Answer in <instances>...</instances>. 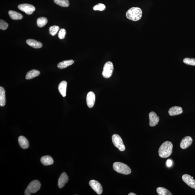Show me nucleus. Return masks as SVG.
<instances>
[{"instance_id": "nucleus-9", "label": "nucleus", "mask_w": 195, "mask_h": 195, "mask_svg": "<svg viewBox=\"0 0 195 195\" xmlns=\"http://www.w3.org/2000/svg\"><path fill=\"white\" fill-rule=\"evenodd\" d=\"M150 120L149 125L151 127H154L158 124L159 121V117L155 112L152 111L149 114Z\"/></svg>"}, {"instance_id": "nucleus-6", "label": "nucleus", "mask_w": 195, "mask_h": 195, "mask_svg": "<svg viewBox=\"0 0 195 195\" xmlns=\"http://www.w3.org/2000/svg\"><path fill=\"white\" fill-rule=\"evenodd\" d=\"M112 139L114 145L120 151H123L125 150V147L123 140L120 136L117 134L114 135L112 136Z\"/></svg>"}, {"instance_id": "nucleus-1", "label": "nucleus", "mask_w": 195, "mask_h": 195, "mask_svg": "<svg viewBox=\"0 0 195 195\" xmlns=\"http://www.w3.org/2000/svg\"><path fill=\"white\" fill-rule=\"evenodd\" d=\"M173 145L170 141L164 142L159 147L158 150L159 157L161 158H167L172 153Z\"/></svg>"}, {"instance_id": "nucleus-30", "label": "nucleus", "mask_w": 195, "mask_h": 195, "mask_svg": "<svg viewBox=\"0 0 195 195\" xmlns=\"http://www.w3.org/2000/svg\"><path fill=\"white\" fill-rule=\"evenodd\" d=\"M8 26V24L5 21L1 19L0 20V29L1 30H6Z\"/></svg>"}, {"instance_id": "nucleus-29", "label": "nucleus", "mask_w": 195, "mask_h": 195, "mask_svg": "<svg viewBox=\"0 0 195 195\" xmlns=\"http://www.w3.org/2000/svg\"><path fill=\"white\" fill-rule=\"evenodd\" d=\"M66 34V31L65 29L63 28L60 29L58 34L59 38L61 39H64Z\"/></svg>"}, {"instance_id": "nucleus-15", "label": "nucleus", "mask_w": 195, "mask_h": 195, "mask_svg": "<svg viewBox=\"0 0 195 195\" xmlns=\"http://www.w3.org/2000/svg\"><path fill=\"white\" fill-rule=\"evenodd\" d=\"M27 44L35 49H39L42 48V43L39 41L33 39H28L26 41Z\"/></svg>"}, {"instance_id": "nucleus-31", "label": "nucleus", "mask_w": 195, "mask_h": 195, "mask_svg": "<svg viewBox=\"0 0 195 195\" xmlns=\"http://www.w3.org/2000/svg\"><path fill=\"white\" fill-rule=\"evenodd\" d=\"M166 164L167 167H170L172 166V161L170 160V159H168V160L167 161Z\"/></svg>"}, {"instance_id": "nucleus-24", "label": "nucleus", "mask_w": 195, "mask_h": 195, "mask_svg": "<svg viewBox=\"0 0 195 195\" xmlns=\"http://www.w3.org/2000/svg\"><path fill=\"white\" fill-rule=\"evenodd\" d=\"M157 192L159 195H172V194L167 190L163 187H159L157 189Z\"/></svg>"}, {"instance_id": "nucleus-17", "label": "nucleus", "mask_w": 195, "mask_h": 195, "mask_svg": "<svg viewBox=\"0 0 195 195\" xmlns=\"http://www.w3.org/2000/svg\"><path fill=\"white\" fill-rule=\"evenodd\" d=\"M18 142L20 146L23 149H27L29 146L28 140L23 136H20L19 137Z\"/></svg>"}, {"instance_id": "nucleus-21", "label": "nucleus", "mask_w": 195, "mask_h": 195, "mask_svg": "<svg viewBox=\"0 0 195 195\" xmlns=\"http://www.w3.org/2000/svg\"><path fill=\"white\" fill-rule=\"evenodd\" d=\"M5 92L2 87H0V106L3 107L5 104Z\"/></svg>"}, {"instance_id": "nucleus-12", "label": "nucleus", "mask_w": 195, "mask_h": 195, "mask_svg": "<svg viewBox=\"0 0 195 195\" xmlns=\"http://www.w3.org/2000/svg\"><path fill=\"white\" fill-rule=\"evenodd\" d=\"M68 177L66 173L63 172L61 175L58 181V186L60 188H62L68 182Z\"/></svg>"}, {"instance_id": "nucleus-22", "label": "nucleus", "mask_w": 195, "mask_h": 195, "mask_svg": "<svg viewBox=\"0 0 195 195\" xmlns=\"http://www.w3.org/2000/svg\"><path fill=\"white\" fill-rule=\"evenodd\" d=\"M9 16L14 20H18L23 18V15L20 13L13 11H9Z\"/></svg>"}, {"instance_id": "nucleus-28", "label": "nucleus", "mask_w": 195, "mask_h": 195, "mask_svg": "<svg viewBox=\"0 0 195 195\" xmlns=\"http://www.w3.org/2000/svg\"><path fill=\"white\" fill-rule=\"evenodd\" d=\"M183 62L187 65L195 66V59L186 58L183 60Z\"/></svg>"}, {"instance_id": "nucleus-18", "label": "nucleus", "mask_w": 195, "mask_h": 195, "mask_svg": "<svg viewBox=\"0 0 195 195\" xmlns=\"http://www.w3.org/2000/svg\"><path fill=\"white\" fill-rule=\"evenodd\" d=\"M41 162L45 166L52 165L54 163V161L52 157L49 155L44 156L41 157Z\"/></svg>"}, {"instance_id": "nucleus-10", "label": "nucleus", "mask_w": 195, "mask_h": 195, "mask_svg": "<svg viewBox=\"0 0 195 195\" xmlns=\"http://www.w3.org/2000/svg\"><path fill=\"white\" fill-rule=\"evenodd\" d=\"M182 179L185 183L189 186L195 189V180L193 177L189 175L185 174L183 175Z\"/></svg>"}, {"instance_id": "nucleus-20", "label": "nucleus", "mask_w": 195, "mask_h": 195, "mask_svg": "<svg viewBox=\"0 0 195 195\" xmlns=\"http://www.w3.org/2000/svg\"><path fill=\"white\" fill-rule=\"evenodd\" d=\"M74 61L73 60H65L59 63L57 66L60 69H63L71 66L74 64Z\"/></svg>"}, {"instance_id": "nucleus-2", "label": "nucleus", "mask_w": 195, "mask_h": 195, "mask_svg": "<svg viewBox=\"0 0 195 195\" xmlns=\"http://www.w3.org/2000/svg\"><path fill=\"white\" fill-rule=\"evenodd\" d=\"M142 10L138 7L131 8L126 14V17L128 19L135 21L140 20L142 17Z\"/></svg>"}, {"instance_id": "nucleus-25", "label": "nucleus", "mask_w": 195, "mask_h": 195, "mask_svg": "<svg viewBox=\"0 0 195 195\" xmlns=\"http://www.w3.org/2000/svg\"><path fill=\"white\" fill-rule=\"evenodd\" d=\"M54 2L56 5L61 7H67L70 5L68 0H54Z\"/></svg>"}, {"instance_id": "nucleus-13", "label": "nucleus", "mask_w": 195, "mask_h": 195, "mask_svg": "<svg viewBox=\"0 0 195 195\" xmlns=\"http://www.w3.org/2000/svg\"><path fill=\"white\" fill-rule=\"evenodd\" d=\"M193 139L190 136H186L183 138L181 141L180 146L181 148L185 149L187 148L192 144Z\"/></svg>"}, {"instance_id": "nucleus-4", "label": "nucleus", "mask_w": 195, "mask_h": 195, "mask_svg": "<svg viewBox=\"0 0 195 195\" xmlns=\"http://www.w3.org/2000/svg\"><path fill=\"white\" fill-rule=\"evenodd\" d=\"M41 184L38 180H34L31 182L25 191V195H30L40 190Z\"/></svg>"}, {"instance_id": "nucleus-3", "label": "nucleus", "mask_w": 195, "mask_h": 195, "mask_svg": "<svg viewBox=\"0 0 195 195\" xmlns=\"http://www.w3.org/2000/svg\"><path fill=\"white\" fill-rule=\"evenodd\" d=\"M113 167L114 170L121 174L128 175L131 173V168L123 163L119 162L114 163Z\"/></svg>"}, {"instance_id": "nucleus-19", "label": "nucleus", "mask_w": 195, "mask_h": 195, "mask_svg": "<svg viewBox=\"0 0 195 195\" xmlns=\"http://www.w3.org/2000/svg\"><path fill=\"white\" fill-rule=\"evenodd\" d=\"M40 73L39 71L33 70L30 71L27 73L25 78L27 80H30L31 79L34 78L38 76L40 74Z\"/></svg>"}, {"instance_id": "nucleus-16", "label": "nucleus", "mask_w": 195, "mask_h": 195, "mask_svg": "<svg viewBox=\"0 0 195 195\" xmlns=\"http://www.w3.org/2000/svg\"><path fill=\"white\" fill-rule=\"evenodd\" d=\"M67 85V83L65 81L61 82L59 84V91L63 97H65L66 96Z\"/></svg>"}, {"instance_id": "nucleus-11", "label": "nucleus", "mask_w": 195, "mask_h": 195, "mask_svg": "<svg viewBox=\"0 0 195 195\" xmlns=\"http://www.w3.org/2000/svg\"><path fill=\"white\" fill-rule=\"evenodd\" d=\"M96 96L93 92H90L87 94L86 96L87 104L88 107L92 108L93 107L95 104Z\"/></svg>"}, {"instance_id": "nucleus-7", "label": "nucleus", "mask_w": 195, "mask_h": 195, "mask_svg": "<svg viewBox=\"0 0 195 195\" xmlns=\"http://www.w3.org/2000/svg\"><path fill=\"white\" fill-rule=\"evenodd\" d=\"M18 9L21 11L24 12L27 15L32 14L35 10L34 6L29 4H22L18 5Z\"/></svg>"}, {"instance_id": "nucleus-5", "label": "nucleus", "mask_w": 195, "mask_h": 195, "mask_svg": "<svg viewBox=\"0 0 195 195\" xmlns=\"http://www.w3.org/2000/svg\"><path fill=\"white\" fill-rule=\"evenodd\" d=\"M114 70V65L111 62H107L104 64L102 75L104 78H109L111 76Z\"/></svg>"}, {"instance_id": "nucleus-32", "label": "nucleus", "mask_w": 195, "mask_h": 195, "mask_svg": "<svg viewBox=\"0 0 195 195\" xmlns=\"http://www.w3.org/2000/svg\"><path fill=\"white\" fill-rule=\"evenodd\" d=\"M128 195H136V194H135V193H129Z\"/></svg>"}, {"instance_id": "nucleus-14", "label": "nucleus", "mask_w": 195, "mask_h": 195, "mask_svg": "<svg viewBox=\"0 0 195 195\" xmlns=\"http://www.w3.org/2000/svg\"><path fill=\"white\" fill-rule=\"evenodd\" d=\"M182 112V108L178 106H174L171 107L168 111L169 115L171 116L180 115Z\"/></svg>"}, {"instance_id": "nucleus-26", "label": "nucleus", "mask_w": 195, "mask_h": 195, "mask_svg": "<svg viewBox=\"0 0 195 195\" xmlns=\"http://www.w3.org/2000/svg\"><path fill=\"white\" fill-rule=\"evenodd\" d=\"M60 27L56 26V25L51 27L49 28V33L52 36H55L58 33V31L60 30Z\"/></svg>"}, {"instance_id": "nucleus-23", "label": "nucleus", "mask_w": 195, "mask_h": 195, "mask_svg": "<svg viewBox=\"0 0 195 195\" xmlns=\"http://www.w3.org/2000/svg\"><path fill=\"white\" fill-rule=\"evenodd\" d=\"M48 22V19L46 18L43 17L38 18L37 21V26L39 27H44Z\"/></svg>"}, {"instance_id": "nucleus-8", "label": "nucleus", "mask_w": 195, "mask_h": 195, "mask_svg": "<svg viewBox=\"0 0 195 195\" xmlns=\"http://www.w3.org/2000/svg\"><path fill=\"white\" fill-rule=\"evenodd\" d=\"M89 184L91 188L98 194L100 195L103 192V188L101 185L97 181L92 180L90 181Z\"/></svg>"}, {"instance_id": "nucleus-27", "label": "nucleus", "mask_w": 195, "mask_h": 195, "mask_svg": "<svg viewBox=\"0 0 195 195\" xmlns=\"http://www.w3.org/2000/svg\"><path fill=\"white\" fill-rule=\"evenodd\" d=\"M106 9V7L105 5L103 4L100 3L94 6L93 9L94 11H103Z\"/></svg>"}]
</instances>
